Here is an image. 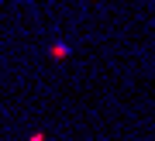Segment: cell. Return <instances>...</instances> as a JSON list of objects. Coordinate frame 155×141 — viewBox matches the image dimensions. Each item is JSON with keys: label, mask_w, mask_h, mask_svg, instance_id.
<instances>
[{"label": "cell", "mask_w": 155, "mask_h": 141, "mask_svg": "<svg viewBox=\"0 0 155 141\" xmlns=\"http://www.w3.org/2000/svg\"><path fill=\"white\" fill-rule=\"evenodd\" d=\"M45 55H48L52 62H62V59H69V55H72V45H69V41H52Z\"/></svg>", "instance_id": "cell-1"}, {"label": "cell", "mask_w": 155, "mask_h": 141, "mask_svg": "<svg viewBox=\"0 0 155 141\" xmlns=\"http://www.w3.org/2000/svg\"><path fill=\"white\" fill-rule=\"evenodd\" d=\"M28 141H45V131H35V134H31Z\"/></svg>", "instance_id": "cell-2"}]
</instances>
